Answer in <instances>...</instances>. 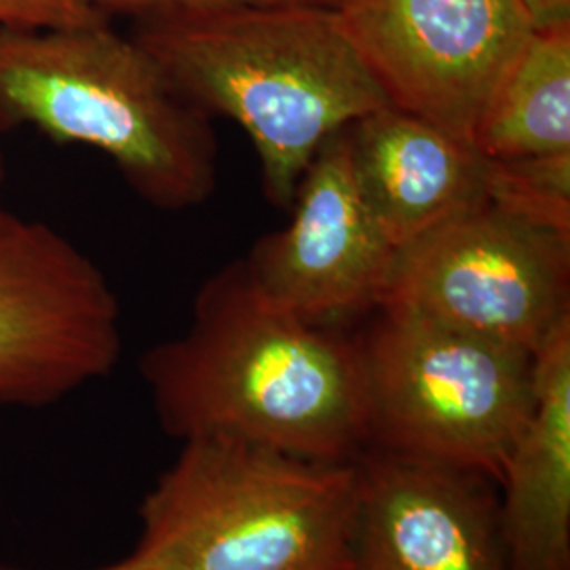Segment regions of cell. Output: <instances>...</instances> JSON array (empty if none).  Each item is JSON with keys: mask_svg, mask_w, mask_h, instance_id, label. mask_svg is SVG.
<instances>
[{"mask_svg": "<svg viewBox=\"0 0 570 570\" xmlns=\"http://www.w3.org/2000/svg\"><path fill=\"white\" fill-rule=\"evenodd\" d=\"M121 353V305L100 266L0 204V406H53L110 376Z\"/></svg>", "mask_w": 570, "mask_h": 570, "instance_id": "cell-7", "label": "cell"}, {"mask_svg": "<svg viewBox=\"0 0 570 570\" xmlns=\"http://www.w3.org/2000/svg\"><path fill=\"white\" fill-rule=\"evenodd\" d=\"M357 463L183 442L140 505V570H351Z\"/></svg>", "mask_w": 570, "mask_h": 570, "instance_id": "cell-4", "label": "cell"}, {"mask_svg": "<svg viewBox=\"0 0 570 570\" xmlns=\"http://www.w3.org/2000/svg\"><path fill=\"white\" fill-rule=\"evenodd\" d=\"M475 148L494 161L570 153V26L534 30L492 96Z\"/></svg>", "mask_w": 570, "mask_h": 570, "instance_id": "cell-13", "label": "cell"}, {"mask_svg": "<svg viewBox=\"0 0 570 570\" xmlns=\"http://www.w3.org/2000/svg\"><path fill=\"white\" fill-rule=\"evenodd\" d=\"M341 0H91V4L108 20L125 16L131 20H159L188 13H204L233 7H261V4H322L338 7Z\"/></svg>", "mask_w": 570, "mask_h": 570, "instance_id": "cell-15", "label": "cell"}, {"mask_svg": "<svg viewBox=\"0 0 570 570\" xmlns=\"http://www.w3.org/2000/svg\"><path fill=\"white\" fill-rule=\"evenodd\" d=\"M104 20L91 0H0V28H70Z\"/></svg>", "mask_w": 570, "mask_h": 570, "instance_id": "cell-16", "label": "cell"}, {"mask_svg": "<svg viewBox=\"0 0 570 570\" xmlns=\"http://www.w3.org/2000/svg\"><path fill=\"white\" fill-rule=\"evenodd\" d=\"M499 487L508 570H570V317L534 351L532 407Z\"/></svg>", "mask_w": 570, "mask_h": 570, "instance_id": "cell-12", "label": "cell"}, {"mask_svg": "<svg viewBox=\"0 0 570 570\" xmlns=\"http://www.w3.org/2000/svg\"><path fill=\"white\" fill-rule=\"evenodd\" d=\"M0 570H23V569H16V567H4V564H0ZM96 570H140L138 567H134L127 558L122 560V562H119V564H112V567H104V569H96Z\"/></svg>", "mask_w": 570, "mask_h": 570, "instance_id": "cell-19", "label": "cell"}, {"mask_svg": "<svg viewBox=\"0 0 570 570\" xmlns=\"http://www.w3.org/2000/svg\"><path fill=\"white\" fill-rule=\"evenodd\" d=\"M351 570H508L489 478L364 450Z\"/></svg>", "mask_w": 570, "mask_h": 570, "instance_id": "cell-10", "label": "cell"}, {"mask_svg": "<svg viewBox=\"0 0 570 570\" xmlns=\"http://www.w3.org/2000/svg\"><path fill=\"white\" fill-rule=\"evenodd\" d=\"M534 30L570 26V0H522Z\"/></svg>", "mask_w": 570, "mask_h": 570, "instance_id": "cell-17", "label": "cell"}, {"mask_svg": "<svg viewBox=\"0 0 570 570\" xmlns=\"http://www.w3.org/2000/svg\"><path fill=\"white\" fill-rule=\"evenodd\" d=\"M569 294L570 235L482 199L397 252L379 311L534 353Z\"/></svg>", "mask_w": 570, "mask_h": 570, "instance_id": "cell-6", "label": "cell"}, {"mask_svg": "<svg viewBox=\"0 0 570 570\" xmlns=\"http://www.w3.org/2000/svg\"><path fill=\"white\" fill-rule=\"evenodd\" d=\"M140 372L180 442L226 438L326 463L370 446L360 343L268 298L245 261L202 285L188 327L150 346Z\"/></svg>", "mask_w": 570, "mask_h": 570, "instance_id": "cell-1", "label": "cell"}, {"mask_svg": "<svg viewBox=\"0 0 570 570\" xmlns=\"http://www.w3.org/2000/svg\"><path fill=\"white\" fill-rule=\"evenodd\" d=\"M13 129V122L9 121L4 108L0 106V204H2V186H4V176H7V167H4V150H2V138L7 131Z\"/></svg>", "mask_w": 570, "mask_h": 570, "instance_id": "cell-18", "label": "cell"}, {"mask_svg": "<svg viewBox=\"0 0 570 570\" xmlns=\"http://www.w3.org/2000/svg\"><path fill=\"white\" fill-rule=\"evenodd\" d=\"M294 216L256 244L245 266L268 298L313 324L334 326L381 306L397 249L355 180L348 129L306 167Z\"/></svg>", "mask_w": 570, "mask_h": 570, "instance_id": "cell-9", "label": "cell"}, {"mask_svg": "<svg viewBox=\"0 0 570 570\" xmlns=\"http://www.w3.org/2000/svg\"><path fill=\"white\" fill-rule=\"evenodd\" d=\"M134 39L205 115L239 122L266 199L289 207L322 146L387 106L336 7L256 4L136 21Z\"/></svg>", "mask_w": 570, "mask_h": 570, "instance_id": "cell-2", "label": "cell"}, {"mask_svg": "<svg viewBox=\"0 0 570 570\" xmlns=\"http://www.w3.org/2000/svg\"><path fill=\"white\" fill-rule=\"evenodd\" d=\"M0 106L13 127L104 153L146 204L186 212L218 183L212 117L110 20L0 28Z\"/></svg>", "mask_w": 570, "mask_h": 570, "instance_id": "cell-3", "label": "cell"}, {"mask_svg": "<svg viewBox=\"0 0 570 570\" xmlns=\"http://www.w3.org/2000/svg\"><path fill=\"white\" fill-rule=\"evenodd\" d=\"M336 13L389 106L471 146L534 35L522 0H341Z\"/></svg>", "mask_w": 570, "mask_h": 570, "instance_id": "cell-8", "label": "cell"}, {"mask_svg": "<svg viewBox=\"0 0 570 570\" xmlns=\"http://www.w3.org/2000/svg\"><path fill=\"white\" fill-rule=\"evenodd\" d=\"M364 357L370 446L499 484L532 407L534 353L379 311Z\"/></svg>", "mask_w": 570, "mask_h": 570, "instance_id": "cell-5", "label": "cell"}, {"mask_svg": "<svg viewBox=\"0 0 570 570\" xmlns=\"http://www.w3.org/2000/svg\"><path fill=\"white\" fill-rule=\"evenodd\" d=\"M348 138L362 197L397 252L487 199L489 159L404 110L387 104L351 125Z\"/></svg>", "mask_w": 570, "mask_h": 570, "instance_id": "cell-11", "label": "cell"}, {"mask_svg": "<svg viewBox=\"0 0 570 570\" xmlns=\"http://www.w3.org/2000/svg\"><path fill=\"white\" fill-rule=\"evenodd\" d=\"M487 199L570 235V153L508 161L489 159Z\"/></svg>", "mask_w": 570, "mask_h": 570, "instance_id": "cell-14", "label": "cell"}]
</instances>
